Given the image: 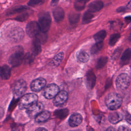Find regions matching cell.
I'll list each match as a JSON object with an SVG mask.
<instances>
[{"mask_svg":"<svg viewBox=\"0 0 131 131\" xmlns=\"http://www.w3.org/2000/svg\"><path fill=\"white\" fill-rule=\"evenodd\" d=\"M105 102L108 109L116 110L121 106L122 102V98L119 94L116 93H111L106 96Z\"/></svg>","mask_w":131,"mask_h":131,"instance_id":"obj_1","label":"cell"},{"mask_svg":"<svg viewBox=\"0 0 131 131\" xmlns=\"http://www.w3.org/2000/svg\"><path fill=\"white\" fill-rule=\"evenodd\" d=\"M38 96L35 94L30 93L26 94L21 97L19 101V108L21 110L27 109L36 102Z\"/></svg>","mask_w":131,"mask_h":131,"instance_id":"obj_2","label":"cell"},{"mask_svg":"<svg viewBox=\"0 0 131 131\" xmlns=\"http://www.w3.org/2000/svg\"><path fill=\"white\" fill-rule=\"evenodd\" d=\"M51 23V18L50 13L48 12H43L39 14L38 17V24L40 31L46 33L49 29Z\"/></svg>","mask_w":131,"mask_h":131,"instance_id":"obj_3","label":"cell"},{"mask_svg":"<svg viewBox=\"0 0 131 131\" xmlns=\"http://www.w3.org/2000/svg\"><path fill=\"white\" fill-rule=\"evenodd\" d=\"M24 57L22 49H18L11 55L9 58V62L12 67L18 66L23 61Z\"/></svg>","mask_w":131,"mask_h":131,"instance_id":"obj_4","label":"cell"},{"mask_svg":"<svg viewBox=\"0 0 131 131\" xmlns=\"http://www.w3.org/2000/svg\"><path fill=\"white\" fill-rule=\"evenodd\" d=\"M130 79L129 75L126 73L120 74L116 80L117 88L120 90H124L130 85Z\"/></svg>","mask_w":131,"mask_h":131,"instance_id":"obj_5","label":"cell"},{"mask_svg":"<svg viewBox=\"0 0 131 131\" xmlns=\"http://www.w3.org/2000/svg\"><path fill=\"white\" fill-rule=\"evenodd\" d=\"M26 31L27 35L30 37H35L40 31L38 23L35 21H32L29 23L26 26Z\"/></svg>","mask_w":131,"mask_h":131,"instance_id":"obj_6","label":"cell"},{"mask_svg":"<svg viewBox=\"0 0 131 131\" xmlns=\"http://www.w3.org/2000/svg\"><path fill=\"white\" fill-rule=\"evenodd\" d=\"M27 89V84L25 81L20 79L14 84L13 87V93L17 98L21 97L25 92Z\"/></svg>","mask_w":131,"mask_h":131,"instance_id":"obj_7","label":"cell"},{"mask_svg":"<svg viewBox=\"0 0 131 131\" xmlns=\"http://www.w3.org/2000/svg\"><path fill=\"white\" fill-rule=\"evenodd\" d=\"M59 92V87L56 84H50L45 88L43 91V96L47 99H51L54 98Z\"/></svg>","mask_w":131,"mask_h":131,"instance_id":"obj_8","label":"cell"},{"mask_svg":"<svg viewBox=\"0 0 131 131\" xmlns=\"http://www.w3.org/2000/svg\"><path fill=\"white\" fill-rule=\"evenodd\" d=\"M27 109V114L31 118H35L43 110V105L41 103L35 102Z\"/></svg>","mask_w":131,"mask_h":131,"instance_id":"obj_9","label":"cell"},{"mask_svg":"<svg viewBox=\"0 0 131 131\" xmlns=\"http://www.w3.org/2000/svg\"><path fill=\"white\" fill-rule=\"evenodd\" d=\"M9 37L14 42L20 41L24 37V32L21 28L16 27L11 30Z\"/></svg>","mask_w":131,"mask_h":131,"instance_id":"obj_10","label":"cell"},{"mask_svg":"<svg viewBox=\"0 0 131 131\" xmlns=\"http://www.w3.org/2000/svg\"><path fill=\"white\" fill-rule=\"evenodd\" d=\"M46 81L43 78H38L32 81L30 88L33 92H37L41 91L46 85Z\"/></svg>","mask_w":131,"mask_h":131,"instance_id":"obj_11","label":"cell"},{"mask_svg":"<svg viewBox=\"0 0 131 131\" xmlns=\"http://www.w3.org/2000/svg\"><path fill=\"white\" fill-rule=\"evenodd\" d=\"M68 97V95L67 92L62 91L59 92L58 94L54 97L53 103L56 106H61L63 104L67 101Z\"/></svg>","mask_w":131,"mask_h":131,"instance_id":"obj_12","label":"cell"},{"mask_svg":"<svg viewBox=\"0 0 131 131\" xmlns=\"http://www.w3.org/2000/svg\"><path fill=\"white\" fill-rule=\"evenodd\" d=\"M82 121V117L80 114L74 113L70 117L69 124L71 127H74L81 124Z\"/></svg>","mask_w":131,"mask_h":131,"instance_id":"obj_13","label":"cell"},{"mask_svg":"<svg viewBox=\"0 0 131 131\" xmlns=\"http://www.w3.org/2000/svg\"><path fill=\"white\" fill-rule=\"evenodd\" d=\"M103 7V3L101 1L96 0L92 2L88 5V11L93 13L100 11Z\"/></svg>","mask_w":131,"mask_h":131,"instance_id":"obj_14","label":"cell"},{"mask_svg":"<svg viewBox=\"0 0 131 131\" xmlns=\"http://www.w3.org/2000/svg\"><path fill=\"white\" fill-rule=\"evenodd\" d=\"M53 16L56 22H60L64 18V12L61 8L59 7H56L53 10Z\"/></svg>","mask_w":131,"mask_h":131,"instance_id":"obj_15","label":"cell"},{"mask_svg":"<svg viewBox=\"0 0 131 131\" xmlns=\"http://www.w3.org/2000/svg\"><path fill=\"white\" fill-rule=\"evenodd\" d=\"M123 118V115L119 112L111 113L108 115V120L113 124H116Z\"/></svg>","mask_w":131,"mask_h":131,"instance_id":"obj_16","label":"cell"},{"mask_svg":"<svg viewBox=\"0 0 131 131\" xmlns=\"http://www.w3.org/2000/svg\"><path fill=\"white\" fill-rule=\"evenodd\" d=\"M11 76L10 68L7 65H4L0 69V76L4 80L8 79Z\"/></svg>","mask_w":131,"mask_h":131,"instance_id":"obj_17","label":"cell"},{"mask_svg":"<svg viewBox=\"0 0 131 131\" xmlns=\"http://www.w3.org/2000/svg\"><path fill=\"white\" fill-rule=\"evenodd\" d=\"M96 77L93 71H90L86 74V84L89 89H92L95 85Z\"/></svg>","mask_w":131,"mask_h":131,"instance_id":"obj_18","label":"cell"},{"mask_svg":"<svg viewBox=\"0 0 131 131\" xmlns=\"http://www.w3.org/2000/svg\"><path fill=\"white\" fill-rule=\"evenodd\" d=\"M50 117V113L47 111H42L35 118V121L38 123L44 122L47 121Z\"/></svg>","mask_w":131,"mask_h":131,"instance_id":"obj_19","label":"cell"},{"mask_svg":"<svg viewBox=\"0 0 131 131\" xmlns=\"http://www.w3.org/2000/svg\"><path fill=\"white\" fill-rule=\"evenodd\" d=\"M41 43L39 40L35 37L32 41V51L34 55H38L41 52Z\"/></svg>","mask_w":131,"mask_h":131,"instance_id":"obj_20","label":"cell"},{"mask_svg":"<svg viewBox=\"0 0 131 131\" xmlns=\"http://www.w3.org/2000/svg\"><path fill=\"white\" fill-rule=\"evenodd\" d=\"M29 9V8L28 7L25 6H18L15 7L11 9H10L8 12L7 15H12L15 13H18L22 12L23 11H26V10Z\"/></svg>","mask_w":131,"mask_h":131,"instance_id":"obj_21","label":"cell"},{"mask_svg":"<svg viewBox=\"0 0 131 131\" xmlns=\"http://www.w3.org/2000/svg\"><path fill=\"white\" fill-rule=\"evenodd\" d=\"M130 57V50L129 49H126L123 53L121 57V62L122 64H125L127 63Z\"/></svg>","mask_w":131,"mask_h":131,"instance_id":"obj_22","label":"cell"},{"mask_svg":"<svg viewBox=\"0 0 131 131\" xmlns=\"http://www.w3.org/2000/svg\"><path fill=\"white\" fill-rule=\"evenodd\" d=\"M106 35V33L104 30H101L96 33L94 35V38L96 40V42H101L105 38Z\"/></svg>","mask_w":131,"mask_h":131,"instance_id":"obj_23","label":"cell"},{"mask_svg":"<svg viewBox=\"0 0 131 131\" xmlns=\"http://www.w3.org/2000/svg\"><path fill=\"white\" fill-rule=\"evenodd\" d=\"M63 57H64V54L63 52H60L58 53L57 55H56L54 57L53 59L51 61V63L52 64V66H58L60 64L62 60L63 59Z\"/></svg>","mask_w":131,"mask_h":131,"instance_id":"obj_24","label":"cell"},{"mask_svg":"<svg viewBox=\"0 0 131 131\" xmlns=\"http://www.w3.org/2000/svg\"><path fill=\"white\" fill-rule=\"evenodd\" d=\"M80 14L76 13H71L69 15V20L71 24H75L79 21Z\"/></svg>","mask_w":131,"mask_h":131,"instance_id":"obj_25","label":"cell"},{"mask_svg":"<svg viewBox=\"0 0 131 131\" xmlns=\"http://www.w3.org/2000/svg\"><path fill=\"white\" fill-rule=\"evenodd\" d=\"M77 58L79 61L82 62H86L89 60L90 56L86 52L84 51H80L78 53Z\"/></svg>","mask_w":131,"mask_h":131,"instance_id":"obj_26","label":"cell"},{"mask_svg":"<svg viewBox=\"0 0 131 131\" xmlns=\"http://www.w3.org/2000/svg\"><path fill=\"white\" fill-rule=\"evenodd\" d=\"M85 3L86 1L84 0H77L74 4V8L77 11H81L84 8Z\"/></svg>","mask_w":131,"mask_h":131,"instance_id":"obj_27","label":"cell"},{"mask_svg":"<svg viewBox=\"0 0 131 131\" xmlns=\"http://www.w3.org/2000/svg\"><path fill=\"white\" fill-rule=\"evenodd\" d=\"M94 17V15L93 14L92 12L87 11L84 12L82 17V22L83 24H86L89 23L91 19Z\"/></svg>","mask_w":131,"mask_h":131,"instance_id":"obj_28","label":"cell"},{"mask_svg":"<svg viewBox=\"0 0 131 131\" xmlns=\"http://www.w3.org/2000/svg\"><path fill=\"white\" fill-rule=\"evenodd\" d=\"M103 47L102 42H96L95 44L93 45L91 49V52L92 54H95L99 52Z\"/></svg>","mask_w":131,"mask_h":131,"instance_id":"obj_29","label":"cell"},{"mask_svg":"<svg viewBox=\"0 0 131 131\" xmlns=\"http://www.w3.org/2000/svg\"><path fill=\"white\" fill-rule=\"evenodd\" d=\"M68 114V111L67 109H62L56 110L55 112V115L59 118H63Z\"/></svg>","mask_w":131,"mask_h":131,"instance_id":"obj_30","label":"cell"},{"mask_svg":"<svg viewBox=\"0 0 131 131\" xmlns=\"http://www.w3.org/2000/svg\"><path fill=\"white\" fill-rule=\"evenodd\" d=\"M120 37V35L119 33H115L112 34L110 38L109 45L110 46H114L119 40Z\"/></svg>","mask_w":131,"mask_h":131,"instance_id":"obj_31","label":"cell"},{"mask_svg":"<svg viewBox=\"0 0 131 131\" xmlns=\"http://www.w3.org/2000/svg\"><path fill=\"white\" fill-rule=\"evenodd\" d=\"M107 57H101L98 60L96 64V68L97 69L102 68L107 62Z\"/></svg>","mask_w":131,"mask_h":131,"instance_id":"obj_32","label":"cell"},{"mask_svg":"<svg viewBox=\"0 0 131 131\" xmlns=\"http://www.w3.org/2000/svg\"><path fill=\"white\" fill-rule=\"evenodd\" d=\"M35 37H36L39 40L40 43H44L47 38V35L46 34V33L41 31L40 32V31Z\"/></svg>","mask_w":131,"mask_h":131,"instance_id":"obj_33","label":"cell"},{"mask_svg":"<svg viewBox=\"0 0 131 131\" xmlns=\"http://www.w3.org/2000/svg\"><path fill=\"white\" fill-rule=\"evenodd\" d=\"M44 3V0H30L27 4L29 6L34 7L36 5L42 4Z\"/></svg>","mask_w":131,"mask_h":131,"instance_id":"obj_34","label":"cell"},{"mask_svg":"<svg viewBox=\"0 0 131 131\" xmlns=\"http://www.w3.org/2000/svg\"><path fill=\"white\" fill-rule=\"evenodd\" d=\"M29 17V14L28 13H23L21 14H20L18 16H17L15 18V19L19 21H23L26 20Z\"/></svg>","mask_w":131,"mask_h":131,"instance_id":"obj_35","label":"cell"},{"mask_svg":"<svg viewBox=\"0 0 131 131\" xmlns=\"http://www.w3.org/2000/svg\"><path fill=\"white\" fill-rule=\"evenodd\" d=\"M33 54H28L25 57H24V58H25V61L26 62H27L28 63H29V62L32 61L33 60Z\"/></svg>","mask_w":131,"mask_h":131,"instance_id":"obj_36","label":"cell"},{"mask_svg":"<svg viewBox=\"0 0 131 131\" xmlns=\"http://www.w3.org/2000/svg\"><path fill=\"white\" fill-rule=\"evenodd\" d=\"M118 130H122V131H127V130H130V129L126 125H121L118 128Z\"/></svg>","mask_w":131,"mask_h":131,"instance_id":"obj_37","label":"cell"},{"mask_svg":"<svg viewBox=\"0 0 131 131\" xmlns=\"http://www.w3.org/2000/svg\"><path fill=\"white\" fill-rule=\"evenodd\" d=\"M126 8L125 7H124V6H121V7H119L117 9V11L118 12H124L126 10Z\"/></svg>","mask_w":131,"mask_h":131,"instance_id":"obj_38","label":"cell"},{"mask_svg":"<svg viewBox=\"0 0 131 131\" xmlns=\"http://www.w3.org/2000/svg\"><path fill=\"white\" fill-rule=\"evenodd\" d=\"M4 115V110L3 107L0 106V120L3 117Z\"/></svg>","mask_w":131,"mask_h":131,"instance_id":"obj_39","label":"cell"},{"mask_svg":"<svg viewBox=\"0 0 131 131\" xmlns=\"http://www.w3.org/2000/svg\"><path fill=\"white\" fill-rule=\"evenodd\" d=\"M58 1L59 0H51V5L52 6L56 5L58 3Z\"/></svg>","mask_w":131,"mask_h":131,"instance_id":"obj_40","label":"cell"},{"mask_svg":"<svg viewBox=\"0 0 131 131\" xmlns=\"http://www.w3.org/2000/svg\"><path fill=\"white\" fill-rule=\"evenodd\" d=\"M36 130H47V129L43 127H39V128H37L36 129Z\"/></svg>","mask_w":131,"mask_h":131,"instance_id":"obj_41","label":"cell"},{"mask_svg":"<svg viewBox=\"0 0 131 131\" xmlns=\"http://www.w3.org/2000/svg\"><path fill=\"white\" fill-rule=\"evenodd\" d=\"M125 19H127V20H128L129 21H130V16H128L125 17Z\"/></svg>","mask_w":131,"mask_h":131,"instance_id":"obj_42","label":"cell"},{"mask_svg":"<svg viewBox=\"0 0 131 131\" xmlns=\"http://www.w3.org/2000/svg\"><path fill=\"white\" fill-rule=\"evenodd\" d=\"M107 130H115V129H114V128H112L110 127V128H107Z\"/></svg>","mask_w":131,"mask_h":131,"instance_id":"obj_43","label":"cell"}]
</instances>
